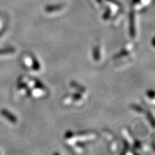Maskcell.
I'll return each mask as SVG.
<instances>
[{"label": "cell", "mask_w": 155, "mask_h": 155, "mask_svg": "<svg viewBox=\"0 0 155 155\" xmlns=\"http://www.w3.org/2000/svg\"><path fill=\"white\" fill-rule=\"evenodd\" d=\"M1 114H2V115L4 116V117H5L6 119H8L9 121L12 122V123H16L17 122L16 117H15L13 114H12L10 112L7 111V110H5V109L1 110Z\"/></svg>", "instance_id": "cell-1"}, {"label": "cell", "mask_w": 155, "mask_h": 155, "mask_svg": "<svg viewBox=\"0 0 155 155\" xmlns=\"http://www.w3.org/2000/svg\"><path fill=\"white\" fill-rule=\"evenodd\" d=\"M107 1L109 2L112 3V4H114V5H115V6H117V7H120L119 3L117 2L116 1H115V0H107Z\"/></svg>", "instance_id": "cell-7"}, {"label": "cell", "mask_w": 155, "mask_h": 155, "mask_svg": "<svg viewBox=\"0 0 155 155\" xmlns=\"http://www.w3.org/2000/svg\"><path fill=\"white\" fill-rule=\"evenodd\" d=\"M147 94H148L150 96H151V98H154V91H148Z\"/></svg>", "instance_id": "cell-9"}, {"label": "cell", "mask_w": 155, "mask_h": 155, "mask_svg": "<svg viewBox=\"0 0 155 155\" xmlns=\"http://www.w3.org/2000/svg\"><path fill=\"white\" fill-rule=\"evenodd\" d=\"M71 86H72L73 88H76V89H78L79 91H85L84 88H82V87H81L78 84V83H76L75 82H72V83H71Z\"/></svg>", "instance_id": "cell-6"}, {"label": "cell", "mask_w": 155, "mask_h": 155, "mask_svg": "<svg viewBox=\"0 0 155 155\" xmlns=\"http://www.w3.org/2000/svg\"><path fill=\"white\" fill-rule=\"evenodd\" d=\"M131 107H133L134 108V110H136V111H139V112H142L143 111V110L141 109V108H140V107H137V106H131Z\"/></svg>", "instance_id": "cell-8"}, {"label": "cell", "mask_w": 155, "mask_h": 155, "mask_svg": "<svg viewBox=\"0 0 155 155\" xmlns=\"http://www.w3.org/2000/svg\"><path fill=\"white\" fill-rule=\"evenodd\" d=\"M130 33L131 37L134 36L135 34V29H134V15H131V18H130Z\"/></svg>", "instance_id": "cell-3"}, {"label": "cell", "mask_w": 155, "mask_h": 155, "mask_svg": "<svg viewBox=\"0 0 155 155\" xmlns=\"http://www.w3.org/2000/svg\"><path fill=\"white\" fill-rule=\"evenodd\" d=\"M110 14H111V12H110V11H109V10H108L107 12H106V15H104V19H107V18H108V17L109 16V15H110Z\"/></svg>", "instance_id": "cell-10"}, {"label": "cell", "mask_w": 155, "mask_h": 155, "mask_svg": "<svg viewBox=\"0 0 155 155\" xmlns=\"http://www.w3.org/2000/svg\"><path fill=\"white\" fill-rule=\"evenodd\" d=\"M94 59L96 61H99L100 59V53H99V49L96 48L94 50Z\"/></svg>", "instance_id": "cell-5"}, {"label": "cell", "mask_w": 155, "mask_h": 155, "mask_svg": "<svg viewBox=\"0 0 155 155\" xmlns=\"http://www.w3.org/2000/svg\"><path fill=\"white\" fill-rule=\"evenodd\" d=\"M15 53V49L13 48H7L0 50V55H5V54H9Z\"/></svg>", "instance_id": "cell-4"}, {"label": "cell", "mask_w": 155, "mask_h": 155, "mask_svg": "<svg viewBox=\"0 0 155 155\" xmlns=\"http://www.w3.org/2000/svg\"><path fill=\"white\" fill-rule=\"evenodd\" d=\"M63 7V5H54V6H49L45 8V10L48 12H54L56 10H60Z\"/></svg>", "instance_id": "cell-2"}]
</instances>
